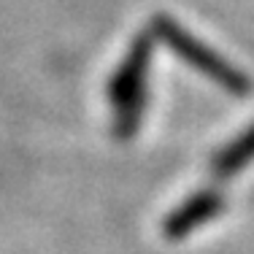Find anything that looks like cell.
<instances>
[{
  "mask_svg": "<svg viewBox=\"0 0 254 254\" xmlns=\"http://www.w3.org/2000/svg\"><path fill=\"white\" fill-rule=\"evenodd\" d=\"M216 211H222V197L216 192H200L168 216L165 235L168 238H181V235L192 233L195 227H200L203 222H208Z\"/></svg>",
  "mask_w": 254,
  "mask_h": 254,
  "instance_id": "cell-1",
  "label": "cell"
},
{
  "mask_svg": "<svg viewBox=\"0 0 254 254\" xmlns=\"http://www.w3.org/2000/svg\"><path fill=\"white\" fill-rule=\"evenodd\" d=\"M249 160H254V130H249L244 138H238V141H233L225 152L219 154V160H216V173L230 176V173H235L238 168H244Z\"/></svg>",
  "mask_w": 254,
  "mask_h": 254,
  "instance_id": "cell-2",
  "label": "cell"
}]
</instances>
